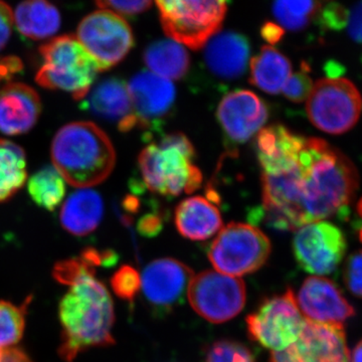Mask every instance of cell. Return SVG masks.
I'll return each mask as SVG.
<instances>
[{
	"label": "cell",
	"instance_id": "29",
	"mask_svg": "<svg viewBox=\"0 0 362 362\" xmlns=\"http://www.w3.org/2000/svg\"><path fill=\"white\" fill-rule=\"evenodd\" d=\"M30 298L18 306L0 301V349L14 346L23 338L25 327L26 309Z\"/></svg>",
	"mask_w": 362,
	"mask_h": 362
},
{
	"label": "cell",
	"instance_id": "10",
	"mask_svg": "<svg viewBox=\"0 0 362 362\" xmlns=\"http://www.w3.org/2000/svg\"><path fill=\"white\" fill-rule=\"evenodd\" d=\"M76 37L96 61L100 71L118 65L134 45L127 21L108 9H98L83 18Z\"/></svg>",
	"mask_w": 362,
	"mask_h": 362
},
{
	"label": "cell",
	"instance_id": "11",
	"mask_svg": "<svg viewBox=\"0 0 362 362\" xmlns=\"http://www.w3.org/2000/svg\"><path fill=\"white\" fill-rule=\"evenodd\" d=\"M187 296L199 316L209 322L220 324L232 320L244 309L246 285L240 278L204 271L192 278Z\"/></svg>",
	"mask_w": 362,
	"mask_h": 362
},
{
	"label": "cell",
	"instance_id": "42",
	"mask_svg": "<svg viewBox=\"0 0 362 362\" xmlns=\"http://www.w3.org/2000/svg\"><path fill=\"white\" fill-rule=\"evenodd\" d=\"M357 221L356 228L358 233L359 240L362 243V199L358 202L356 206Z\"/></svg>",
	"mask_w": 362,
	"mask_h": 362
},
{
	"label": "cell",
	"instance_id": "37",
	"mask_svg": "<svg viewBox=\"0 0 362 362\" xmlns=\"http://www.w3.org/2000/svg\"><path fill=\"white\" fill-rule=\"evenodd\" d=\"M345 25H347L350 37L362 44V2L352 7L346 14Z\"/></svg>",
	"mask_w": 362,
	"mask_h": 362
},
{
	"label": "cell",
	"instance_id": "1",
	"mask_svg": "<svg viewBox=\"0 0 362 362\" xmlns=\"http://www.w3.org/2000/svg\"><path fill=\"white\" fill-rule=\"evenodd\" d=\"M262 170V218L279 230H295L337 216L358 188L356 166L319 138L283 125L263 128L256 140Z\"/></svg>",
	"mask_w": 362,
	"mask_h": 362
},
{
	"label": "cell",
	"instance_id": "26",
	"mask_svg": "<svg viewBox=\"0 0 362 362\" xmlns=\"http://www.w3.org/2000/svg\"><path fill=\"white\" fill-rule=\"evenodd\" d=\"M26 180L25 151L16 143L0 138V202L11 199Z\"/></svg>",
	"mask_w": 362,
	"mask_h": 362
},
{
	"label": "cell",
	"instance_id": "41",
	"mask_svg": "<svg viewBox=\"0 0 362 362\" xmlns=\"http://www.w3.org/2000/svg\"><path fill=\"white\" fill-rule=\"evenodd\" d=\"M1 362H33L21 347L11 346L4 349Z\"/></svg>",
	"mask_w": 362,
	"mask_h": 362
},
{
	"label": "cell",
	"instance_id": "39",
	"mask_svg": "<svg viewBox=\"0 0 362 362\" xmlns=\"http://www.w3.org/2000/svg\"><path fill=\"white\" fill-rule=\"evenodd\" d=\"M160 218L151 216V214L143 218L142 220L139 221V225H138L139 232L141 233L142 235H149V237L156 235V233L160 230Z\"/></svg>",
	"mask_w": 362,
	"mask_h": 362
},
{
	"label": "cell",
	"instance_id": "35",
	"mask_svg": "<svg viewBox=\"0 0 362 362\" xmlns=\"http://www.w3.org/2000/svg\"><path fill=\"white\" fill-rule=\"evenodd\" d=\"M96 6L100 9H108L112 13L118 14L120 16H132L136 14L143 13V11H147L152 6L151 1H113V0H109V1L96 2Z\"/></svg>",
	"mask_w": 362,
	"mask_h": 362
},
{
	"label": "cell",
	"instance_id": "21",
	"mask_svg": "<svg viewBox=\"0 0 362 362\" xmlns=\"http://www.w3.org/2000/svg\"><path fill=\"white\" fill-rule=\"evenodd\" d=\"M178 233L190 240H206L220 233L223 218L220 209L202 197L185 199L175 209Z\"/></svg>",
	"mask_w": 362,
	"mask_h": 362
},
{
	"label": "cell",
	"instance_id": "3",
	"mask_svg": "<svg viewBox=\"0 0 362 362\" xmlns=\"http://www.w3.org/2000/svg\"><path fill=\"white\" fill-rule=\"evenodd\" d=\"M51 156L59 175L78 188L103 182L116 163L110 138L92 122H73L62 127L52 140Z\"/></svg>",
	"mask_w": 362,
	"mask_h": 362
},
{
	"label": "cell",
	"instance_id": "38",
	"mask_svg": "<svg viewBox=\"0 0 362 362\" xmlns=\"http://www.w3.org/2000/svg\"><path fill=\"white\" fill-rule=\"evenodd\" d=\"M23 70V62L16 56L0 58V84L8 82Z\"/></svg>",
	"mask_w": 362,
	"mask_h": 362
},
{
	"label": "cell",
	"instance_id": "14",
	"mask_svg": "<svg viewBox=\"0 0 362 362\" xmlns=\"http://www.w3.org/2000/svg\"><path fill=\"white\" fill-rule=\"evenodd\" d=\"M296 300L302 315L312 322L343 326L356 313L341 290L329 279L307 278Z\"/></svg>",
	"mask_w": 362,
	"mask_h": 362
},
{
	"label": "cell",
	"instance_id": "4",
	"mask_svg": "<svg viewBox=\"0 0 362 362\" xmlns=\"http://www.w3.org/2000/svg\"><path fill=\"white\" fill-rule=\"evenodd\" d=\"M194 156V145L181 133H173L151 143L138 157L145 187L163 197L192 194L202 183Z\"/></svg>",
	"mask_w": 362,
	"mask_h": 362
},
{
	"label": "cell",
	"instance_id": "18",
	"mask_svg": "<svg viewBox=\"0 0 362 362\" xmlns=\"http://www.w3.org/2000/svg\"><path fill=\"white\" fill-rule=\"evenodd\" d=\"M82 107L97 118L115 123L121 132L138 127L129 90L123 81L109 78L90 88L82 100Z\"/></svg>",
	"mask_w": 362,
	"mask_h": 362
},
{
	"label": "cell",
	"instance_id": "44",
	"mask_svg": "<svg viewBox=\"0 0 362 362\" xmlns=\"http://www.w3.org/2000/svg\"><path fill=\"white\" fill-rule=\"evenodd\" d=\"M2 352H4V349H0V362H1Z\"/></svg>",
	"mask_w": 362,
	"mask_h": 362
},
{
	"label": "cell",
	"instance_id": "20",
	"mask_svg": "<svg viewBox=\"0 0 362 362\" xmlns=\"http://www.w3.org/2000/svg\"><path fill=\"white\" fill-rule=\"evenodd\" d=\"M249 59V42L237 33H216L204 49V61L209 70L225 80L240 78L246 71Z\"/></svg>",
	"mask_w": 362,
	"mask_h": 362
},
{
	"label": "cell",
	"instance_id": "27",
	"mask_svg": "<svg viewBox=\"0 0 362 362\" xmlns=\"http://www.w3.org/2000/svg\"><path fill=\"white\" fill-rule=\"evenodd\" d=\"M28 190L35 204L54 211L65 199L66 181L54 166H45L30 178Z\"/></svg>",
	"mask_w": 362,
	"mask_h": 362
},
{
	"label": "cell",
	"instance_id": "34",
	"mask_svg": "<svg viewBox=\"0 0 362 362\" xmlns=\"http://www.w3.org/2000/svg\"><path fill=\"white\" fill-rule=\"evenodd\" d=\"M343 277L347 289L362 298V251L354 252L347 259Z\"/></svg>",
	"mask_w": 362,
	"mask_h": 362
},
{
	"label": "cell",
	"instance_id": "30",
	"mask_svg": "<svg viewBox=\"0 0 362 362\" xmlns=\"http://www.w3.org/2000/svg\"><path fill=\"white\" fill-rule=\"evenodd\" d=\"M204 362H256L251 350L232 340L214 342L207 350Z\"/></svg>",
	"mask_w": 362,
	"mask_h": 362
},
{
	"label": "cell",
	"instance_id": "12",
	"mask_svg": "<svg viewBox=\"0 0 362 362\" xmlns=\"http://www.w3.org/2000/svg\"><path fill=\"white\" fill-rule=\"evenodd\" d=\"M298 265L314 275H329L337 270L346 252V240L339 228L319 221L298 228L293 239Z\"/></svg>",
	"mask_w": 362,
	"mask_h": 362
},
{
	"label": "cell",
	"instance_id": "15",
	"mask_svg": "<svg viewBox=\"0 0 362 362\" xmlns=\"http://www.w3.org/2000/svg\"><path fill=\"white\" fill-rule=\"evenodd\" d=\"M194 277V271L177 259H156L143 271V294L152 306L168 311L182 301Z\"/></svg>",
	"mask_w": 362,
	"mask_h": 362
},
{
	"label": "cell",
	"instance_id": "24",
	"mask_svg": "<svg viewBox=\"0 0 362 362\" xmlns=\"http://www.w3.org/2000/svg\"><path fill=\"white\" fill-rule=\"evenodd\" d=\"M13 21L21 35L35 40L52 37L61 28V14L56 6L44 0L21 2Z\"/></svg>",
	"mask_w": 362,
	"mask_h": 362
},
{
	"label": "cell",
	"instance_id": "2",
	"mask_svg": "<svg viewBox=\"0 0 362 362\" xmlns=\"http://www.w3.org/2000/svg\"><path fill=\"white\" fill-rule=\"evenodd\" d=\"M70 287L59 306L63 328L59 356L66 362L73 361L86 350L115 343L112 334L115 322L113 301L103 283L92 273Z\"/></svg>",
	"mask_w": 362,
	"mask_h": 362
},
{
	"label": "cell",
	"instance_id": "43",
	"mask_svg": "<svg viewBox=\"0 0 362 362\" xmlns=\"http://www.w3.org/2000/svg\"><path fill=\"white\" fill-rule=\"evenodd\" d=\"M350 362H362V340L357 343L356 349L350 354Z\"/></svg>",
	"mask_w": 362,
	"mask_h": 362
},
{
	"label": "cell",
	"instance_id": "9",
	"mask_svg": "<svg viewBox=\"0 0 362 362\" xmlns=\"http://www.w3.org/2000/svg\"><path fill=\"white\" fill-rule=\"evenodd\" d=\"M247 333L254 341L273 352L282 351L296 341L306 319L298 307L292 289L264 300L246 319Z\"/></svg>",
	"mask_w": 362,
	"mask_h": 362
},
{
	"label": "cell",
	"instance_id": "17",
	"mask_svg": "<svg viewBox=\"0 0 362 362\" xmlns=\"http://www.w3.org/2000/svg\"><path fill=\"white\" fill-rule=\"evenodd\" d=\"M127 87L139 127H149L160 121L175 105V85L151 71L136 74Z\"/></svg>",
	"mask_w": 362,
	"mask_h": 362
},
{
	"label": "cell",
	"instance_id": "8",
	"mask_svg": "<svg viewBox=\"0 0 362 362\" xmlns=\"http://www.w3.org/2000/svg\"><path fill=\"white\" fill-rule=\"evenodd\" d=\"M306 101L309 120L328 134H342L352 129L361 115V93L345 78L328 77L317 81Z\"/></svg>",
	"mask_w": 362,
	"mask_h": 362
},
{
	"label": "cell",
	"instance_id": "31",
	"mask_svg": "<svg viewBox=\"0 0 362 362\" xmlns=\"http://www.w3.org/2000/svg\"><path fill=\"white\" fill-rule=\"evenodd\" d=\"M114 293L126 301H132L141 287V277L132 266H122L111 278Z\"/></svg>",
	"mask_w": 362,
	"mask_h": 362
},
{
	"label": "cell",
	"instance_id": "23",
	"mask_svg": "<svg viewBox=\"0 0 362 362\" xmlns=\"http://www.w3.org/2000/svg\"><path fill=\"white\" fill-rule=\"evenodd\" d=\"M291 75V62L271 45L262 47L250 64V82L268 94L282 92Z\"/></svg>",
	"mask_w": 362,
	"mask_h": 362
},
{
	"label": "cell",
	"instance_id": "5",
	"mask_svg": "<svg viewBox=\"0 0 362 362\" xmlns=\"http://www.w3.org/2000/svg\"><path fill=\"white\" fill-rule=\"evenodd\" d=\"M42 66L35 81L42 88L70 93L82 101L94 84L99 66L75 35L54 37L40 49Z\"/></svg>",
	"mask_w": 362,
	"mask_h": 362
},
{
	"label": "cell",
	"instance_id": "40",
	"mask_svg": "<svg viewBox=\"0 0 362 362\" xmlns=\"http://www.w3.org/2000/svg\"><path fill=\"white\" fill-rule=\"evenodd\" d=\"M285 30L277 23H267L262 28V37L271 45L277 44L279 40H282Z\"/></svg>",
	"mask_w": 362,
	"mask_h": 362
},
{
	"label": "cell",
	"instance_id": "32",
	"mask_svg": "<svg viewBox=\"0 0 362 362\" xmlns=\"http://www.w3.org/2000/svg\"><path fill=\"white\" fill-rule=\"evenodd\" d=\"M313 85V81L309 76L308 66L302 65L299 71L292 73L288 78L283 87L282 93L290 101L301 103L308 99Z\"/></svg>",
	"mask_w": 362,
	"mask_h": 362
},
{
	"label": "cell",
	"instance_id": "22",
	"mask_svg": "<svg viewBox=\"0 0 362 362\" xmlns=\"http://www.w3.org/2000/svg\"><path fill=\"white\" fill-rule=\"evenodd\" d=\"M101 195L90 188H80L68 197L59 214V221L66 232L74 235H89L103 218Z\"/></svg>",
	"mask_w": 362,
	"mask_h": 362
},
{
	"label": "cell",
	"instance_id": "19",
	"mask_svg": "<svg viewBox=\"0 0 362 362\" xmlns=\"http://www.w3.org/2000/svg\"><path fill=\"white\" fill-rule=\"evenodd\" d=\"M42 112L37 90L23 83H7L0 89V131L20 135L33 129Z\"/></svg>",
	"mask_w": 362,
	"mask_h": 362
},
{
	"label": "cell",
	"instance_id": "25",
	"mask_svg": "<svg viewBox=\"0 0 362 362\" xmlns=\"http://www.w3.org/2000/svg\"><path fill=\"white\" fill-rule=\"evenodd\" d=\"M144 62L151 73L169 81L182 78L190 64L185 47L170 39L150 45L144 52Z\"/></svg>",
	"mask_w": 362,
	"mask_h": 362
},
{
	"label": "cell",
	"instance_id": "7",
	"mask_svg": "<svg viewBox=\"0 0 362 362\" xmlns=\"http://www.w3.org/2000/svg\"><path fill=\"white\" fill-rule=\"evenodd\" d=\"M271 242L259 228L230 223L221 228L209 249V259L216 272L232 277L259 270L271 254Z\"/></svg>",
	"mask_w": 362,
	"mask_h": 362
},
{
	"label": "cell",
	"instance_id": "13",
	"mask_svg": "<svg viewBox=\"0 0 362 362\" xmlns=\"http://www.w3.org/2000/svg\"><path fill=\"white\" fill-rule=\"evenodd\" d=\"M270 362H350L343 326L326 325L306 319L296 341L282 351L272 352Z\"/></svg>",
	"mask_w": 362,
	"mask_h": 362
},
{
	"label": "cell",
	"instance_id": "6",
	"mask_svg": "<svg viewBox=\"0 0 362 362\" xmlns=\"http://www.w3.org/2000/svg\"><path fill=\"white\" fill-rule=\"evenodd\" d=\"M156 4L165 35L192 49L206 47L221 30L228 11V4L220 0H168Z\"/></svg>",
	"mask_w": 362,
	"mask_h": 362
},
{
	"label": "cell",
	"instance_id": "33",
	"mask_svg": "<svg viewBox=\"0 0 362 362\" xmlns=\"http://www.w3.org/2000/svg\"><path fill=\"white\" fill-rule=\"evenodd\" d=\"M92 273H95V269L78 257L59 262L54 266L52 276L61 284L71 286L83 276Z\"/></svg>",
	"mask_w": 362,
	"mask_h": 362
},
{
	"label": "cell",
	"instance_id": "16",
	"mask_svg": "<svg viewBox=\"0 0 362 362\" xmlns=\"http://www.w3.org/2000/svg\"><path fill=\"white\" fill-rule=\"evenodd\" d=\"M268 114L265 103L249 90L228 93L218 108V122L228 139L235 144H242L258 134Z\"/></svg>",
	"mask_w": 362,
	"mask_h": 362
},
{
	"label": "cell",
	"instance_id": "28",
	"mask_svg": "<svg viewBox=\"0 0 362 362\" xmlns=\"http://www.w3.org/2000/svg\"><path fill=\"white\" fill-rule=\"evenodd\" d=\"M322 4L316 1H277L273 14L283 30L299 32L319 16Z\"/></svg>",
	"mask_w": 362,
	"mask_h": 362
},
{
	"label": "cell",
	"instance_id": "36",
	"mask_svg": "<svg viewBox=\"0 0 362 362\" xmlns=\"http://www.w3.org/2000/svg\"><path fill=\"white\" fill-rule=\"evenodd\" d=\"M13 13L6 2L0 1V51L6 47L13 26Z\"/></svg>",
	"mask_w": 362,
	"mask_h": 362
}]
</instances>
